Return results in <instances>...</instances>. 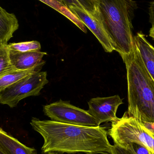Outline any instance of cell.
Wrapping results in <instances>:
<instances>
[{"label": "cell", "mask_w": 154, "mask_h": 154, "mask_svg": "<svg viewBox=\"0 0 154 154\" xmlns=\"http://www.w3.org/2000/svg\"><path fill=\"white\" fill-rule=\"evenodd\" d=\"M30 125L44 139L42 154H112V145L108 139L106 127L70 125L35 118L31 119Z\"/></svg>", "instance_id": "cell-1"}, {"label": "cell", "mask_w": 154, "mask_h": 154, "mask_svg": "<svg viewBox=\"0 0 154 154\" xmlns=\"http://www.w3.org/2000/svg\"><path fill=\"white\" fill-rule=\"evenodd\" d=\"M121 57L127 70L128 105L126 112L140 123L154 122V80L134 41L131 52Z\"/></svg>", "instance_id": "cell-2"}, {"label": "cell", "mask_w": 154, "mask_h": 154, "mask_svg": "<svg viewBox=\"0 0 154 154\" xmlns=\"http://www.w3.org/2000/svg\"><path fill=\"white\" fill-rule=\"evenodd\" d=\"M94 15L109 36L114 51L121 57L131 52L134 44L132 21L137 8L134 0H94Z\"/></svg>", "instance_id": "cell-3"}, {"label": "cell", "mask_w": 154, "mask_h": 154, "mask_svg": "<svg viewBox=\"0 0 154 154\" xmlns=\"http://www.w3.org/2000/svg\"><path fill=\"white\" fill-rule=\"evenodd\" d=\"M108 134L114 143L125 147L131 143L141 144L154 153V137L152 134L141 125L134 118L125 113L121 118L111 122Z\"/></svg>", "instance_id": "cell-4"}, {"label": "cell", "mask_w": 154, "mask_h": 154, "mask_svg": "<svg viewBox=\"0 0 154 154\" xmlns=\"http://www.w3.org/2000/svg\"><path fill=\"white\" fill-rule=\"evenodd\" d=\"M48 82L46 71L32 73L0 91V103L14 107L23 99L39 95Z\"/></svg>", "instance_id": "cell-5"}, {"label": "cell", "mask_w": 154, "mask_h": 154, "mask_svg": "<svg viewBox=\"0 0 154 154\" xmlns=\"http://www.w3.org/2000/svg\"><path fill=\"white\" fill-rule=\"evenodd\" d=\"M43 111L52 121L84 126H99L88 110L61 100L43 106Z\"/></svg>", "instance_id": "cell-6"}, {"label": "cell", "mask_w": 154, "mask_h": 154, "mask_svg": "<svg viewBox=\"0 0 154 154\" xmlns=\"http://www.w3.org/2000/svg\"><path fill=\"white\" fill-rule=\"evenodd\" d=\"M124 103L119 95L91 99L88 102V113L95 119L98 126L105 122H113L118 118L119 107Z\"/></svg>", "instance_id": "cell-7"}, {"label": "cell", "mask_w": 154, "mask_h": 154, "mask_svg": "<svg viewBox=\"0 0 154 154\" xmlns=\"http://www.w3.org/2000/svg\"><path fill=\"white\" fill-rule=\"evenodd\" d=\"M68 8L95 35L106 52L111 53L114 51L109 36L95 15H92L82 7L73 5Z\"/></svg>", "instance_id": "cell-8"}, {"label": "cell", "mask_w": 154, "mask_h": 154, "mask_svg": "<svg viewBox=\"0 0 154 154\" xmlns=\"http://www.w3.org/2000/svg\"><path fill=\"white\" fill-rule=\"evenodd\" d=\"M9 57L12 66L15 69L28 70L43 67L45 61L43 57L47 52L40 51L20 52L9 49Z\"/></svg>", "instance_id": "cell-9"}, {"label": "cell", "mask_w": 154, "mask_h": 154, "mask_svg": "<svg viewBox=\"0 0 154 154\" xmlns=\"http://www.w3.org/2000/svg\"><path fill=\"white\" fill-rule=\"evenodd\" d=\"M0 149L5 154H37L34 148L28 147L0 128Z\"/></svg>", "instance_id": "cell-10"}, {"label": "cell", "mask_w": 154, "mask_h": 154, "mask_svg": "<svg viewBox=\"0 0 154 154\" xmlns=\"http://www.w3.org/2000/svg\"><path fill=\"white\" fill-rule=\"evenodd\" d=\"M134 41L140 52L146 68L154 80V47L146 39L145 35L141 31L134 36Z\"/></svg>", "instance_id": "cell-11"}, {"label": "cell", "mask_w": 154, "mask_h": 154, "mask_svg": "<svg viewBox=\"0 0 154 154\" xmlns=\"http://www.w3.org/2000/svg\"><path fill=\"white\" fill-rule=\"evenodd\" d=\"M19 27L15 14L8 12L0 6V41L5 45L8 44Z\"/></svg>", "instance_id": "cell-12"}, {"label": "cell", "mask_w": 154, "mask_h": 154, "mask_svg": "<svg viewBox=\"0 0 154 154\" xmlns=\"http://www.w3.org/2000/svg\"><path fill=\"white\" fill-rule=\"evenodd\" d=\"M43 3L53 8L71 21L84 33H87V30L83 23L66 5L57 0H39Z\"/></svg>", "instance_id": "cell-13"}, {"label": "cell", "mask_w": 154, "mask_h": 154, "mask_svg": "<svg viewBox=\"0 0 154 154\" xmlns=\"http://www.w3.org/2000/svg\"><path fill=\"white\" fill-rule=\"evenodd\" d=\"M42 68L40 67L28 70L14 69L8 72L0 78V91L32 73L39 72Z\"/></svg>", "instance_id": "cell-14"}, {"label": "cell", "mask_w": 154, "mask_h": 154, "mask_svg": "<svg viewBox=\"0 0 154 154\" xmlns=\"http://www.w3.org/2000/svg\"><path fill=\"white\" fill-rule=\"evenodd\" d=\"M7 47L8 49L20 52L36 51L41 49L40 43L37 41L9 43Z\"/></svg>", "instance_id": "cell-15"}, {"label": "cell", "mask_w": 154, "mask_h": 154, "mask_svg": "<svg viewBox=\"0 0 154 154\" xmlns=\"http://www.w3.org/2000/svg\"><path fill=\"white\" fill-rule=\"evenodd\" d=\"M14 69L10 61L7 45H3L0 48V78Z\"/></svg>", "instance_id": "cell-16"}, {"label": "cell", "mask_w": 154, "mask_h": 154, "mask_svg": "<svg viewBox=\"0 0 154 154\" xmlns=\"http://www.w3.org/2000/svg\"><path fill=\"white\" fill-rule=\"evenodd\" d=\"M66 5L67 8L69 6L76 5L82 7L90 13L94 15L96 13V7L94 0H57Z\"/></svg>", "instance_id": "cell-17"}, {"label": "cell", "mask_w": 154, "mask_h": 154, "mask_svg": "<svg viewBox=\"0 0 154 154\" xmlns=\"http://www.w3.org/2000/svg\"><path fill=\"white\" fill-rule=\"evenodd\" d=\"M129 148L135 154H153V152L145 146L138 143H131L125 146Z\"/></svg>", "instance_id": "cell-18"}, {"label": "cell", "mask_w": 154, "mask_h": 154, "mask_svg": "<svg viewBox=\"0 0 154 154\" xmlns=\"http://www.w3.org/2000/svg\"><path fill=\"white\" fill-rule=\"evenodd\" d=\"M111 152L112 154H135L129 148L122 147L115 143L111 147Z\"/></svg>", "instance_id": "cell-19"}, {"label": "cell", "mask_w": 154, "mask_h": 154, "mask_svg": "<svg viewBox=\"0 0 154 154\" xmlns=\"http://www.w3.org/2000/svg\"><path fill=\"white\" fill-rule=\"evenodd\" d=\"M149 22L152 25L154 24V1L151 2L149 7Z\"/></svg>", "instance_id": "cell-20"}, {"label": "cell", "mask_w": 154, "mask_h": 154, "mask_svg": "<svg viewBox=\"0 0 154 154\" xmlns=\"http://www.w3.org/2000/svg\"><path fill=\"white\" fill-rule=\"evenodd\" d=\"M140 124L146 129L154 134V122H143Z\"/></svg>", "instance_id": "cell-21"}, {"label": "cell", "mask_w": 154, "mask_h": 154, "mask_svg": "<svg viewBox=\"0 0 154 154\" xmlns=\"http://www.w3.org/2000/svg\"><path fill=\"white\" fill-rule=\"evenodd\" d=\"M149 36L154 40V24L152 25V27L149 30Z\"/></svg>", "instance_id": "cell-22"}, {"label": "cell", "mask_w": 154, "mask_h": 154, "mask_svg": "<svg viewBox=\"0 0 154 154\" xmlns=\"http://www.w3.org/2000/svg\"><path fill=\"white\" fill-rule=\"evenodd\" d=\"M48 154H62L60 153L57 152H50L48 153Z\"/></svg>", "instance_id": "cell-23"}, {"label": "cell", "mask_w": 154, "mask_h": 154, "mask_svg": "<svg viewBox=\"0 0 154 154\" xmlns=\"http://www.w3.org/2000/svg\"><path fill=\"white\" fill-rule=\"evenodd\" d=\"M0 154H5V153L4 152H3L2 151V150H1V149H0Z\"/></svg>", "instance_id": "cell-24"}, {"label": "cell", "mask_w": 154, "mask_h": 154, "mask_svg": "<svg viewBox=\"0 0 154 154\" xmlns=\"http://www.w3.org/2000/svg\"><path fill=\"white\" fill-rule=\"evenodd\" d=\"M5 45V44H3L2 43V42H1V41H0V48H1V47H2V46H3V45Z\"/></svg>", "instance_id": "cell-25"}, {"label": "cell", "mask_w": 154, "mask_h": 154, "mask_svg": "<svg viewBox=\"0 0 154 154\" xmlns=\"http://www.w3.org/2000/svg\"><path fill=\"white\" fill-rule=\"evenodd\" d=\"M153 134V137H154V134Z\"/></svg>", "instance_id": "cell-26"}, {"label": "cell", "mask_w": 154, "mask_h": 154, "mask_svg": "<svg viewBox=\"0 0 154 154\" xmlns=\"http://www.w3.org/2000/svg\"><path fill=\"white\" fill-rule=\"evenodd\" d=\"M153 154H154V153H153Z\"/></svg>", "instance_id": "cell-27"}]
</instances>
